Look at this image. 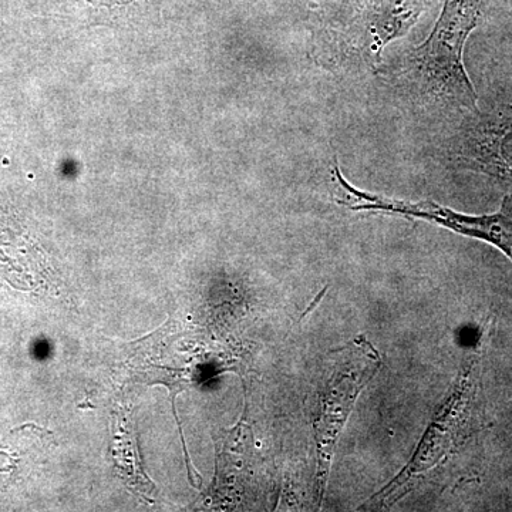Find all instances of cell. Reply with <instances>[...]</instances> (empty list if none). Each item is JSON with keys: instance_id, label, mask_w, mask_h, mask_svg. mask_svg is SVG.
<instances>
[{"instance_id": "9c48e42d", "label": "cell", "mask_w": 512, "mask_h": 512, "mask_svg": "<svg viewBox=\"0 0 512 512\" xmlns=\"http://www.w3.org/2000/svg\"><path fill=\"white\" fill-rule=\"evenodd\" d=\"M510 2H511V5H512V0H510Z\"/></svg>"}, {"instance_id": "7a4b0ae2", "label": "cell", "mask_w": 512, "mask_h": 512, "mask_svg": "<svg viewBox=\"0 0 512 512\" xmlns=\"http://www.w3.org/2000/svg\"><path fill=\"white\" fill-rule=\"evenodd\" d=\"M436 0H319L316 47L332 66L376 67Z\"/></svg>"}, {"instance_id": "ba28073f", "label": "cell", "mask_w": 512, "mask_h": 512, "mask_svg": "<svg viewBox=\"0 0 512 512\" xmlns=\"http://www.w3.org/2000/svg\"><path fill=\"white\" fill-rule=\"evenodd\" d=\"M114 458L117 470L123 471L124 481L133 485L138 493L150 494L153 484L144 474L140 458H138L137 440L126 412L117 414L114 423Z\"/></svg>"}, {"instance_id": "5b68a950", "label": "cell", "mask_w": 512, "mask_h": 512, "mask_svg": "<svg viewBox=\"0 0 512 512\" xmlns=\"http://www.w3.org/2000/svg\"><path fill=\"white\" fill-rule=\"evenodd\" d=\"M333 200L352 211L383 212L417 218L450 229L464 237L480 239L500 249L512 262V194H508L500 211L487 215H467L441 207L436 202H407L359 190L343 177L338 165L333 167Z\"/></svg>"}, {"instance_id": "52a82bcc", "label": "cell", "mask_w": 512, "mask_h": 512, "mask_svg": "<svg viewBox=\"0 0 512 512\" xmlns=\"http://www.w3.org/2000/svg\"><path fill=\"white\" fill-rule=\"evenodd\" d=\"M77 10L90 22L124 23L144 22L158 15L163 0H72Z\"/></svg>"}, {"instance_id": "8992f818", "label": "cell", "mask_w": 512, "mask_h": 512, "mask_svg": "<svg viewBox=\"0 0 512 512\" xmlns=\"http://www.w3.org/2000/svg\"><path fill=\"white\" fill-rule=\"evenodd\" d=\"M443 157L456 170L512 184V96L467 113L444 141Z\"/></svg>"}, {"instance_id": "277c9868", "label": "cell", "mask_w": 512, "mask_h": 512, "mask_svg": "<svg viewBox=\"0 0 512 512\" xmlns=\"http://www.w3.org/2000/svg\"><path fill=\"white\" fill-rule=\"evenodd\" d=\"M380 365L379 352L362 336L332 352L329 372L318 386L313 407L319 503L325 497L330 467L343 427L353 412L357 397L379 372Z\"/></svg>"}, {"instance_id": "3957f363", "label": "cell", "mask_w": 512, "mask_h": 512, "mask_svg": "<svg viewBox=\"0 0 512 512\" xmlns=\"http://www.w3.org/2000/svg\"><path fill=\"white\" fill-rule=\"evenodd\" d=\"M478 356L471 357L458 376L453 392L440 407L423 439L410 458L409 464L373 495L366 505L397 503L421 483L424 477L436 470L458 447L480 429L478 407Z\"/></svg>"}, {"instance_id": "6da1fadb", "label": "cell", "mask_w": 512, "mask_h": 512, "mask_svg": "<svg viewBox=\"0 0 512 512\" xmlns=\"http://www.w3.org/2000/svg\"><path fill=\"white\" fill-rule=\"evenodd\" d=\"M485 5L487 0H444L430 36L380 72L421 103L473 113L478 97L464 66V47Z\"/></svg>"}]
</instances>
